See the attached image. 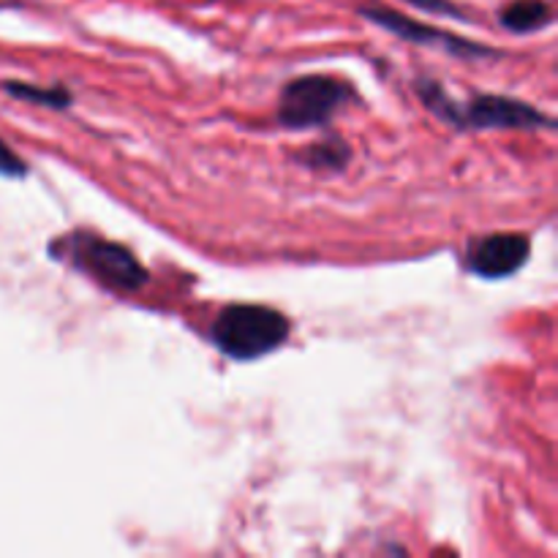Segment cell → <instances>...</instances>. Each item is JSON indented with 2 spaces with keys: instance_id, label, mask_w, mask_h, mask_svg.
<instances>
[{
  "instance_id": "cell-7",
  "label": "cell",
  "mask_w": 558,
  "mask_h": 558,
  "mask_svg": "<svg viewBox=\"0 0 558 558\" xmlns=\"http://www.w3.org/2000/svg\"><path fill=\"white\" fill-rule=\"evenodd\" d=\"M550 22V5L545 0H515L501 11V25L512 33H534Z\"/></svg>"
},
{
  "instance_id": "cell-5",
  "label": "cell",
  "mask_w": 558,
  "mask_h": 558,
  "mask_svg": "<svg viewBox=\"0 0 558 558\" xmlns=\"http://www.w3.org/2000/svg\"><path fill=\"white\" fill-rule=\"evenodd\" d=\"M532 254L526 234H490L469 251V270L483 278H507L521 270Z\"/></svg>"
},
{
  "instance_id": "cell-6",
  "label": "cell",
  "mask_w": 558,
  "mask_h": 558,
  "mask_svg": "<svg viewBox=\"0 0 558 558\" xmlns=\"http://www.w3.org/2000/svg\"><path fill=\"white\" fill-rule=\"evenodd\" d=\"M360 14H363L365 20L376 22L379 27H387V31L398 33V36L407 38V41L439 44V47L450 49V52H461V54H488V49H485V47H477V44L463 41V38L452 36V33L436 31V27L423 25V22H414L412 16L398 14V11L381 9V5H368V9H363Z\"/></svg>"
},
{
  "instance_id": "cell-2",
  "label": "cell",
  "mask_w": 558,
  "mask_h": 558,
  "mask_svg": "<svg viewBox=\"0 0 558 558\" xmlns=\"http://www.w3.org/2000/svg\"><path fill=\"white\" fill-rule=\"evenodd\" d=\"M420 96L425 107L458 129H554V120L543 112L507 96H480L466 107H458L434 82H420Z\"/></svg>"
},
{
  "instance_id": "cell-4",
  "label": "cell",
  "mask_w": 558,
  "mask_h": 558,
  "mask_svg": "<svg viewBox=\"0 0 558 558\" xmlns=\"http://www.w3.org/2000/svg\"><path fill=\"white\" fill-rule=\"evenodd\" d=\"M74 259L85 267L87 272L104 281L112 289L134 292L147 281V270L136 262V256L129 248L109 240L98 238H74Z\"/></svg>"
},
{
  "instance_id": "cell-8",
  "label": "cell",
  "mask_w": 558,
  "mask_h": 558,
  "mask_svg": "<svg viewBox=\"0 0 558 558\" xmlns=\"http://www.w3.org/2000/svg\"><path fill=\"white\" fill-rule=\"evenodd\" d=\"M347 158H349V147L343 145L341 140L322 142V145L311 147V150L305 153V161H308V167L314 169H343Z\"/></svg>"
},
{
  "instance_id": "cell-9",
  "label": "cell",
  "mask_w": 558,
  "mask_h": 558,
  "mask_svg": "<svg viewBox=\"0 0 558 558\" xmlns=\"http://www.w3.org/2000/svg\"><path fill=\"white\" fill-rule=\"evenodd\" d=\"M5 90L11 96H20L25 101L33 104H44V107H69L71 104V93L63 90V87H54V90H38V87H27V85H16V82H9Z\"/></svg>"
},
{
  "instance_id": "cell-11",
  "label": "cell",
  "mask_w": 558,
  "mask_h": 558,
  "mask_svg": "<svg viewBox=\"0 0 558 558\" xmlns=\"http://www.w3.org/2000/svg\"><path fill=\"white\" fill-rule=\"evenodd\" d=\"M407 3L417 5V9L428 11V14H450V16H463L450 0H407Z\"/></svg>"
},
{
  "instance_id": "cell-1",
  "label": "cell",
  "mask_w": 558,
  "mask_h": 558,
  "mask_svg": "<svg viewBox=\"0 0 558 558\" xmlns=\"http://www.w3.org/2000/svg\"><path fill=\"white\" fill-rule=\"evenodd\" d=\"M213 343L227 357L248 363L276 352L289 338V319L265 305H229L210 330Z\"/></svg>"
},
{
  "instance_id": "cell-3",
  "label": "cell",
  "mask_w": 558,
  "mask_h": 558,
  "mask_svg": "<svg viewBox=\"0 0 558 558\" xmlns=\"http://www.w3.org/2000/svg\"><path fill=\"white\" fill-rule=\"evenodd\" d=\"M352 90L347 82L325 74H308L292 80L281 93L278 123L283 129H316L336 118L338 109L349 101Z\"/></svg>"
},
{
  "instance_id": "cell-10",
  "label": "cell",
  "mask_w": 558,
  "mask_h": 558,
  "mask_svg": "<svg viewBox=\"0 0 558 558\" xmlns=\"http://www.w3.org/2000/svg\"><path fill=\"white\" fill-rule=\"evenodd\" d=\"M0 174L3 178H22V174H27L25 161L16 153H11L3 140H0Z\"/></svg>"
}]
</instances>
